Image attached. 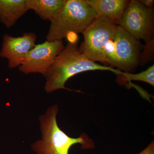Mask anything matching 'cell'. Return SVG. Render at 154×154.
<instances>
[{"label": "cell", "mask_w": 154, "mask_h": 154, "mask_svg": "<svg viewBox=\"0 0 154 154\" xmlns=\"http://www.w3.org/2000/svg\"><path fill=\"white\" fill-rule=\"evenodd\" d=\"M137 154H154V141L152 140L149 145L142 151Z\"/></svg>", "instance_id": "obj_14"}, {"label": "cell", "mask_w": 154, "mask_h": 154, "mask_svg": "<svg viewBox=\"0 0 154 154\" xmlns=\"http://www.w3.org/2000/svg\"><path fill=\"white\" fill-rule=\"evenodd\" d=\"M118 25L137 40L148 43L154 39L153 9L146 8L137 0L130 1Z\"/></svg>", "instance_id": "obj_5"}, {"label": "cell", "mask_w": 154, "mask_h": 154, "mask_svg": "<svg viewBox=\"0 0 154 154\" xmlns=\"http://www.w3.org/2000/svg\"><path fill=\"white\" fill-rule=\"evenodd\" d=\"M154 40V39H152L149 42L146 43L145 46H144V49L140 57L139 63L141 65L146 64L153 57Z\"/></svg>", "instance_id": "obj_13"}, {"label": "cell", "mask_w": 154, "mask_h": 154, "mask_svg": "<svg viewBox=\"0 0 154 154\" xmlns=\"http://www.w3.org/2000/svg\"><path fill=\"white\" fill-rule=\"evenodd\" d=\"M25 0H0V21L7 28L15 25L27 12Z\"/></svg>", "instance_id": "obj_10"}, {"label": "cell", "mask_w": 154, "mask_h": 154, "mask_svg": "<svg viewBox=\"0 0 154 154\" xmlns=\"http://www.w3.org/2000/svg\"><path fill=\"white\" fill-rule=\"evenodd\" d=\"M36 34L33 33H25L19 37L5 34L3 36L0 57L8 60L10 68L19 67L36 45Z\"/></svg>", "instance_id": "obj_8"}, {"label": "cell", "mask_w": 154, "mask_h": 154, "mask_svg": "<svg viewBox=\"0 0 154 154\" xmlns=\"http://www.w3.org/2000/svg\"><path fill=\"white\" fill-rule=\"evenodd\" d=\"M117 26L106 17L96 16L82 32L84 40L79 47L80 52L90 60L108 66L106 49L114 39Z\"/></svg>", "instance_id": "obj_4"}, {"label": "cell", "mask_w": 154, "mask_h": 154, "mask_svg": "<svg viewBox=\"0 0 154 154\" xmlns=\"http://www.w3.org/2000/svg\"><path fill=\"white\" fill-rule=\"evenodd\" d=\"M95 70L110 71L117 75L121 72L90 60L80 52L77 41L69 42L66 47L56 58L45 75V90L48 93L60 89L72 91L65 86L70 78L82 72Z\"/></svg>", "instance_id": "obj_1"}, {"label": "cell", "mask_w": 154, "mask_h": 154, "mask_svg": "<svg viewBox=\"0 0 154 154\" xmlns=\"http://www.w3.org/2000/svg\"><path fill=\"white\" fill-rule=\"evenodd\" d=\"M113 67L124 72H133L139 64L141 45L129 33L117 26L113 42Z\"/></svg>", "instance_id": "obj_6"}, {"label": "cell", "mask_w": 154, "mask_h": 154, "mask_svg": "<svg viewBox=\"0 0 154 154\" xmlns=\"http://www.w3.org/2000/svg\"><path fill=\"white\" fill-rule=\"evenodd\" d=\"M62 41L49 42L35 45L28 53L19 70L25 74L38 73L44 76L56 58L64 48Z\"/></svg>", "instance_id": "obj_7"}, {"label": "cell", "mask_w": 154, "mask_h": 154, "mask_svg": "<svg viewBox=\"0 0 154 154\" xmlns=\"http://www.w3.org/2000/svg\"><path fill=\"white\" fill-rule=\"evenodd\" d=\"M139 2L143 5L148 8H152V7L154 5V1L153 0H139Z\"/></svg>", "instance_id": "obj_15"}, {"label": "cell", "mask_w": 154, "mask_h": 154, "mask_svg": "<svg viewBox=\"0 0 154 154\" xmlns=\"http://www.w3.org/2000/svg\"><path fill=\"white\" fill-rule=\"evenodd\" d=\"M66 0H25L27 11L33 10L41 19L49 20L55 17Z\"/></svg>", "instance_id": "obj_11"}, {"label": "cell", "mask_w": 154, "mask_h": 154, "mask_svg": "<svg viewBox=\"0 0 154 154\" xmlns=\"http://www.w3.org/2000/svg\"><path fill=\"white\" fill-rule=\"evenodd\" d=\"M58 112V106L54 105L39 117L41 138L31 146L36 154H69L71 148L77 144H81L82 149H93L95 148L94 141L86 133L73 138L63 131L57 121Z\"/></svg>", "instance_id": "obj_2"}, {"label": "cell", "mask_w": 154, "mask_h": 154, "mask_svg": "<svg viewBox=\"0 0 154 154\" xmlns=\"http://www.w3.org/2000/svg\"><path fill=\"white\" fill-rule=\"evenodd\" d=\"M92 7L97 17H104L110 19L117 25L125 10L129 4L127 0H85Z\"/></svg>", "instance_id": "obj_9"}, {"label": "cell", "mask_w": 154, "mask_h": 154, "mask_svg": "<svg viewBox=\"0 0 154 154\" xmlns=\"http://www.w3.org/2000/svg\"><path fill=\"white\" fill-rule=\"evenodd\" d=\"M96 17L85 0H66L59 13L50 21L47 41H62L71 33H82Z\"/></svg>", "instance_id": "obj_3"}, {"label": "cell", "mask_w": 154, "mask_h": 154, "mask_svg": "<svg viewBox=\"0 0 154 154\" xmlns=\"http://www.w3.org/2000/svg\"><path fill=\"white\" fill-rule=\"evenodd\" d=\"M131 81H140L147 83L154 87V66L149 67L146 70L139 73L134 74L122 72L120 74L117 75V82L119 84L124 85Z\"/></svg>", "instance_id": "obj_12"}]
</instances>
